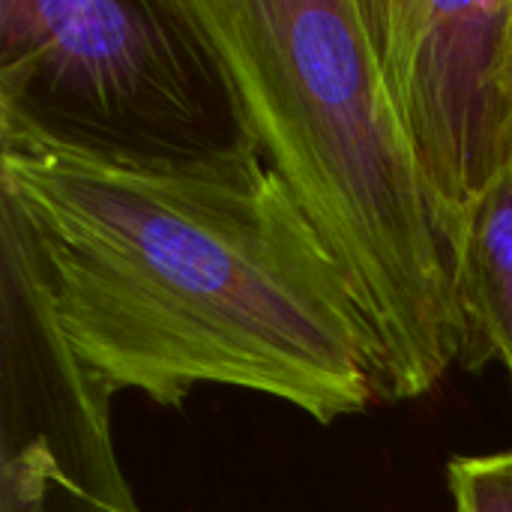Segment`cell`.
I'll list each match as a JSON object with an SVG mask.
<instances>
[{
    "label": "cell",
    "instance_id": "obj_4",
    "mask_svg": "<svg viewBox=\"0 0 512 512\" xmlns=\"http://www.w3.org/2000/svg\"><path fill=\"white\" fill-rule=\"evenodd\" d=\"M453 252L512 171V0H357Z\"/></svg>",
    "mask_w": 512,
    "mask_h": 512
},
{
    "label": "cell",
    "instance_id": "obj_2",
    "mask_svg": "<svg viewBox=\"0 0 512 512\" xmlns=\"http://www.w3.org/2000/svg\"><path fill=\"white\" fill-rule=\"evenodd\" d=\"M258 147L342 270L381 354L384 402L462 363L456 261L390 105L357 0H192Z\"/></svg>",
    "mask_w": 512,
    "mask_h": 512
},
{
    "label": "cell",
    "instance_id": "obj_7",
    "mask_svg": "<svg viewBox=\"0 0 512 512\" xmlns=\"http://www.w3.org/2000/svg\"><path fill=\"white\" fill-rule=\"evenodd\" d=\"M447 486L456 512H512V447L492 456L450 459Z\"/></svg>",
    "mask_w": 512,
    "mask_h": 512
},
{
    "label": "cell",
    "instance_id": "obj_3",
    "mask_svg": "<svg viewBox=\"0 0 512 512\" xmlns=\"http://www.w3.org/2000/svg\"><path fill=\"white\" fill-rule=\"evenodd\" d=\"M0 156L150 174L267 162L192 0H0Z\"/></svg>",
    "mask_w": 512,
    "mask_h": 512
},
{
    "label": "cell",
    "instance_id": "obj_1",
    "mask_svg": "<svg viewBox=\"0 0 512 512\" xmlns=\"http://www.w3.org/2000/svg\"><path fill=\"white\" fill-rule=\"evenodd\" d=\"M54 321L117 396L180 408L201 384L318 423L381 402L360 306L267 162L150 174L72 156H0Z\"/></svg>",
    "mask_w": 512,
    "mask_h": 512
},
{
    "label": "cell",
    "instance_id": "obj_5",
    "mask_svg": "<svg viewBox=\"0 0 512 512\" xmlns=\"http://www.w3.org/2000/svg\"><path fill=\"white\" fill-rule=\"evenodd\" d=\"M111 399L63 339L33 234L0 192V512H141L114 453Z\"/></svg>",
    "mask_w": 512,
    "mask_h": 512
},
{
    "label": "cell",
    "instance_id": "obj_6",
    "mask_svg": "<svg viewBox=\"0 0 512 512\" xmlns=\"http://www.w3.org/2000/svg\"><path fill=\"white\" fill-rule=\"evenodd\" d=\"M456 303L465 330L462 366L498 360L512 390V171L483 198L456 252Z\"/></svg>",
    "mask_w": 512,
    "mask_h": 512
}]
</instances>
